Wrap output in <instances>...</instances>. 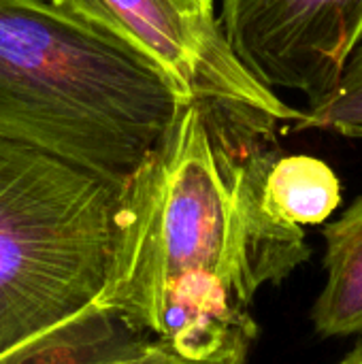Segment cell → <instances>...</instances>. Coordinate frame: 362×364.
<instances>
[{
	"label": "cell",
	"instance_id": "obj_1",
	"mask_svg": "<svg viewBox=\"0 0 362 364\" xmlns=\"http://www.w3.org/2000/svg\"><path fill=\"white\" fill-rule=\"evenodd\" d=\"M275 134L188 102L126 181L102 307L134 333L209 360L250 350L258 290L312 250L265 203Z\"/></svg>",
	"mask_w": 362,
	"mask_h": 364
},
{
	"label": "cell",
	"instance_id": "obj_2",
	"mask_svg": "<svg viewBox=\"0 0 362 364\" xmlns=\"http://www.w3.org/2000/svg\"><path fill=\"white\" fill-rule=\"evenodd\" d=\"M124 186L0 134V364H51L134 335L102 307Z\"/></svg>",
	"mask_w": 362,
	"mask_h": 364
},
{
	"label": "cell",
	"instance_id": "obj_3",
	"mask_svg": "<svg viewBox=\"0 0 362 364\" xmlns=\"http://www.w3.org/2000/svg\"><path fill=\"white\" fill-rule=\"evenodd\" d=\"M188 102L107 30L51 0H0V134L126 183Z\"/></svg>",
	"mask_w": 362,
	"mask_h": 364
},
{
	"label": "cell",
	"instance_id": "obj_4",
	"mask_svg": "<svg viewBox=\"0 0 362 364\" xmlns=\"http://www.w3.org/2000/svg\"><path fill=\"white\" fill-rule=\"evenodd\" d=\"M156 62L194 102L277 132L303 111L286 105L233 53L213 15H192L175 0H51Z\"/></svg>",
	"mask_w": 362,
	"mask_h": 364
},
{
	"label": "cell",
	"instance_id": "obj_5",
	"mask_svg": "<svg viewBox=\"0 0 362 364\" xmlns=\"http://www.w3.org/2000/svg\"><path fill=\"white\" fill-rule=\"evenodd\" d=\"M222 32L239 62L275 92L322 102L362 38V0H222Z\"/></svg>",
	"mask_w": 362,
	"mask_h": 364
},
{
	"label": "cell",
	"instance_id": "obj_6",
	"mask_svg": "<svg viewBox=\"0 0 362 364\" xmlns=\"http://www.w3.org/2000/svg\"><path fill=\"white\" fill-rule=\"evenodd\" d=\"M322 237L326 284L312 309L314 328L322 337L362 335V196Z\"/></svg>",
	"mask_w": 362,
	"mask_h": 364
},
{
	"label": "cell",
	"instance_id": "obj_7",
	"mask_svg": "<svg viewBox=\"0 0 362 364\" xmlns=\"http://www.w3.org/2000/svg\"><path fill=\"white\" fill-rule=\"evenodd\" d=\"M265 203L288 224L320 226L341 205V181L320 158L277 156L265 179Z\"/></svg>",
	"mask_w": 362,
	"mask_h": 364
},
{
	"label": "cell",
	"instance_id": "obj_8",
	"mask_svg": "<svg viewBox=\"0 0 362 364\" xmlns=\"http://www.w3.org/2000/svg\"><path fill=\"white\" fill-rule=\"evenodd\" d=\"M288 130H333L350 139H362V38L350 53L337 87L322 102L303 111L301 119L290 124Z\"/></svg>",
	"mask_w": 362,
	"mask_h": 364
},
{
	"label": "cell",
	"instance_id": "obj_9",
	"mask_svg": "<svg viewBox=\"0 0 362 364\" xmlns=\"http://www.w3.org/2000/svg\"><path fill=\"white\" fill-rule=\"evenodd\" d=\"M87 364H247V350L228 352V354H222V356H215L209 360H196V358H190V356L177 352L173 346H169L164 341L141 337V339L119 348L117 352Z\"/></svg>",
	"mask_w": 362,
	"mask_h": 364
},
{
	"label": "cell",
	"instance_id": "obj_10",
	"mask_svg": "<svg viewBox=\"0 0 362 364\" xmlns=\"http://www.w3.org/2000/svg\"><path fill=\"white\" fill-rule=\"evenodd\" d=\"M175 4L192 15H213V0H175Z\"/></svg>",
	"mask_w": 362,
	"mask_h": 364
},
{
	"label": "cell",
	"instance_id": "obj_11",
	"mask_svg": "<svg viewBox=\"0 0 362 364\" xmlns=\"http://www.w3.org/2000/svg\"><path fill=\"white\" fill-rule=\"evenodd\" d=\"M339 364H362V341Z\"/></svg>",
	"mask_w": 362,
	"mask_h": 364
}]
</instances>
